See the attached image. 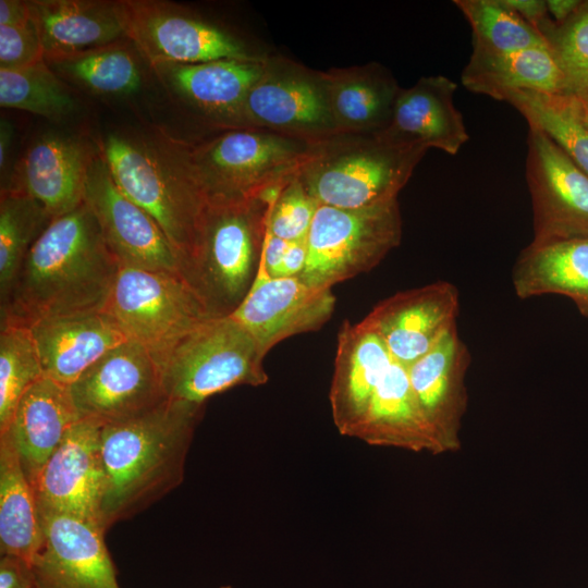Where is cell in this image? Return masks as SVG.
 <instances>
[{
    "mask_svg": "<svg viewBox=\"0 0 588 588\" xmlns=\"http://www.w3.org/2000/svg\"><path fill=\"white\" fill-rule=\"evenodd\" d=\"M120 265L84 201L53 218L0 302L1 324L102 310Z\"/></svg>",
    "mask_w": 588,
    "mask_h": 588,
    "instance_id": "1",
    "label": "cell"
},
{
    "mask_svg": "<svg viewBox=\"0 0 588 588\" xmlns=\"http://www.w3.org/2000/svg\"><path fill=\"white\" fill-rule=\"evenodd\" d=\"M203 411L204 405L168 399L132 418L102 426L105 531L143 512L182 483Z\"/></svg>",
    "mask_w": 588,
    "mask_h": 588,
    "instance_id": "2",
    "label": "cell"
},
{
    "mask_svg": "<svg viewBox=\"0 0 588 588\" xmlns=\"http://www.w3.org/2000/svg\"><path fill=\"white\" fill-rule=\"evenodd\" d=\"M98 146L115 185L159 224L182 265L208 204L192 145L162 131H147L109 133Z\"/></svg>",
    "mask_w": 588,
    "mask_h": 588,
    "instance_id": "3",
    "label": "cell"
},
{
    "mask_svg": "<svg viewBox=\"0 0 588 588\" xmlns=\"http://www.w3.org/2000/svg\"><path fill=\"white\" fill-rule=\"evenodd\" d=\"M271 205L259 197L208 200L180 275L210 317H226L243 303L258 275Z\"/></svg>",
    "mask_w": 588,
    "mask_h": 588,
    "instance_id": "4",
    "label": "cell"
},
{
    "mask_svg": "<svg viewBox=\"0 0 588 588\" xmlns=\"http://www.w3.org/2000/svg\"><path fill=\"white\" fill-rule=\"evenodd\" d=\"M427 150L384 131L336 134L314 143L297 176L319 205L365 208L397 198Z\"/></svg>",
    "mask_w": 588,
    "mask_h": 588,
    "instance_id": "5",
    "label": "cell"
},
{
    "mask_svg": "<svg viewBox=\"0 0 588 588\" xmlns=\"http://www.w3.org/2000/svg\"><path fill=\"white\" fill-rule=\"evenodd\" d=\"M264 358L253 335L231 315L203 320L155 359L169 400L204 405L231 388L267 383Z\"/></svg>",
    "mask_w": 588,
    "mask_h": 588,
    "instance_id": "6",
    "label": "cell"
},
{
    "mask_svg": "<svg viewBox=\"0 0 588 588\" xmlns=\"http://www.w3.org/2000/svg\"><path fill=\"white\" fill-rule=\"evenodd\" d=\"M313 145L270 131L238 128L192 146L191 155L208 200H242L297 176Z\"/></svg>",
    "mask_w": 588,
    "mask_h": 588,
    "instance_id": "7",
    "label": "cell"
},
{
    "mask_svg": "<svg viewBox=\"0 0 588 588\" xmlns=\"http://www.w3.org/2000/svg\"><path fill=\"white\" fill-rule=\"evenodd\" d=\"M402 238L397 198L358 209L319 205L306 244L301 278L315 289L351 279L376 267Z\"/></svg>",
    "mask_w": 588,
    "mask_h": 588,
    "instance_id": "8",
    "label": "cell"
},
{
    "mask_svg": "<svg viewBox=\"0 0 588 588\" xmlns=\"http://www.w3.org/2000/svg\"><path fill=\"white\" fill-rule=\"evenodd\" d=\"M127 338L155 358L182 334L210 318L179 273L120 266L103 308Z\"/></svg>",
    "mask_w": 588,
    "mask_h": 588,
    "instance_id": "9",
    "label": "cell"
},
{
    "mask_svg": "<svg viewBox=\"0 0 588 588\" xmlns=\"http://www.w3.org/2000/svg\"><path fill=\"white\" fill-rule=\"evenodd\" d=\"M118 10L126 39L151 68L265 58L231 32L171 2L121 0Z\"/></svg>",
    "mask_w": 588,
    "mask_h": 588,
    "instance_id": "10",
    "label": "cell"
},
{
    "mask_svg": "<svg viewBox=\"0 0 588 588\" xmlns=\"http://www.w3.org/2000/svg\"><path fill=\"white\" fill-rule=\"evenodd\" d=\"M242 128L270 131L311 143L339 134L323 73L286 59L267 58L247 94Z\"/></svg>",
    "mask_w": 588,
    "mask_h": 588,
    "instance_id": "11",
    "label": "cell"
},
{
    "mask_svg": "<svg viewBox=\"0 0 588 588\" xmlns=\"http://www.w3.org/2000/svg\"><path fill=\"white\" fill-rule=\"evenodd\" d=\"M79 419L101 426L147 412L168 400L152 354L128 340L69 385Z\"/></svg>",
    "mask_w": 588,
    "mask_h": 588,
    "instance_id": "12",
    "label": "cell"
},
{
    "mask_svg": "<svg viewBox=\"0 0 588 588\" xmlns=\"http://www.w3.org/2000/svg\"><path fill=\"white\" fill-rule=\"evenodd\" d=\"M526 181L534 244L588 237V176L541 130L529 126Z\"/></svg>",
    "mask_w": 588,
    "mask_h": 588,
    "instance_id": "13",
    "label": "cell"
},
{
    "mask_svg": "<svg viewBox=\"0 0 588 588\" xmlns=\"http://www.w3.org/2000/svg\"><path fill=\"white\" fill-rule=\"evenodd\" d=\"M84 201L120 266L180 274V254L159 224L119 189L99 151L88 170Z\"/></svg>",
    "mask_w": 588,
    "mask_h": 588,
    "instance_id": "14",
    "label": "cell"
},
{
    "mask_svg": "<svg viewBox=\"0 0 588 588\" xmlns=\"http://www.w3.org/2000/svg\"><path fill=\"white\" fill-rule=\"evenodd\" d=\"M101 428L94 420L79 419L69 429L34 487L40 512L69 514L101 527Z\"/></svg>",
    "mask_w": 588,
    "mask_h": 588,
    "instance_id": "15",
    "label": "cell"
},
{
    "mask_svg": "<svg viewBox=\"0 0 588 588\" xmlns=\"http://www.w3.org/2000/svg\"><path fill=\"white\" fill-rule=\"evenodd\" d=\"M458 310L457 289L438 281L381 301L362 322L382 340L393 360L408 368L456 324Z\"/></svg>",
    "mask_w": 588,
    "mask_h": 588,
    "instance_id": "16",
    "label": "cell"
},
{
    "mask_svg": "<svg viewBox=\"0 0 588 588\" xmlns=\"http://www.w3.org/2000/svg\"><path fill=\"white\" fill-rule=\"evenodd\" d=\"M40 513L44 538L30 562L37 588H121L100 526Z\"/></svg>",
    "mask_w": 588,
    "mask_h": 588,
    "instance_id": "17",
    "label": "cell"
},
{
    "mask_svg": "<svg viewBox=\"0 0 588 588\" xmlns=\"http://www.w3.org/2000/svg\"><path fill=\"white\" fill-rule=\"evenodd\" d=\"M331 289H315L298 277L270 278L259 270L249 293L232 315L253 335L261 353L281 341L320 329L332 316Z\"/></svg>",
    "mask_w": 588,
    "mask_h": 588,
    "instance_id": "18",
    "label": "cell"
},
{
    "mask_svg": "<svg viewBox=\"0 0 588 588\" xmlns=\"http://www.w3.org/2000/svg\"><path fill=\"white\" fill-rule=\"evenodd\" d=\"M97 152L77 137L42 135L28 146L1 191L26 194L57 218L84 203L88 170Z\"/></svg>",
    "mask_w": 588,
    "mask_h": 588,
    "instance_id": "19",
    "label": "cell"
},
{
    "mask_svg": "<svg viewBox=\"0 0 588 588\" xmlns=\"http://www.w3.org/2000/svg\"><path fill=\"white\" fill-rule=\"evenodd\" d=\"M470 354L456 324L407 368L417 403L444 452L460 446L458 433L467 405L465 375Z\"/></svg>",
    "mask_w": 588,
    "mask_h": 588,
    "instance_id": "20",
    "label": "cell"
},
{
    "mask_svg": "<svg viewBox=\"0 0 588 588\" xmlns=\"http://www.w3.org/2000/svg\"><path fill=\"white\" fill-rule=\"evenodd\" d=\"M28 328L45 377L68 387L107 353L130 340L103 309L46 318Z\"/></svg>",
    "mask_w": 588,
    "mask_h": 588,
    "instance_id": "21",
    "label": "cell"
},
{
    "mask_svg": "<svg viewBox=\"0 0 588 588\" xmlns=\"http://www.w3.org/2000/svg\"><path fill=\"white\" fill-rule=\"evenodd\" d=\"M267 57L222 59L194 64L154 66L160 81L177 97L215 121L242 127L248 91L261 76Z\"/></svg>",
    "mask_w": 588,
    "mask_h": 588,
    "instance_id": "22",
    "label": "cell"
},
{
    "mask_svg": "<svg viewBox=\"0 0 588 588\" xmlns=\"http://www.w3.org/2000/svg\"><path fill=\"white\" fill-rule=\"evenodd\" d=\"M393 358L382 340L362 321H344L339 334L329 399L335 427L354 433Z\"/></svg>",
    "mask_w": 588,
    "mask_h": 588,
    "instance_id": "23",
    "label": "cell"
},
{
    "mask_svg": "<svg viewBox=\"0 0 588 588\" xmlns=\"http://www.w3.org/2000/svg\"><path fill=\"white\" fill-rule=\"evenodd\" d=\"M78 420L69 387L48 377L40 378L21 397L0 436L15 449L33 488L48 458Z\"/></svg>",
    "mask_w": 588,
    "mask_h": 588,
    "instance_id": "24",
    "label": "cell"
},
{
    "mask_svg": "<svg viewBox=\"0 0 588 588\" xmlns=\"http://www.w3.org/2000/svg\"><path fill=\"white\" fill-rule=\"evenodd\" d=\"M456 89V83L446 76L421 77L414 86L401 89L383 131L403 142L456 155L469 139L454 103Z\"/></svg>",
    "mask_w": 588,
    "mask_h": 588,
    "instance_id": "25",
    "label": "cell"
},
{
    "mask_svg": "<svg viewBox=\"0 0 588 588\" xmlns=\"http://www.w3.org/2000/svg\"><path fill=\"white\" fill-rule=\"evenodd\" d=\"M353 438L370 445L444 452L417 403L407 368L395 360L375 389Z\"/></svg>",
    "mask_w": 588,
    "mask_h": 588,
    "instance_id": "26",
    "label": "cell"
},
{
    "mask_svg": "<svg viewBox=\"0 0 588 588\" xmlns=\"http://www.w3.org/2000/svg\"><path fill=\"white\" fill-rule=\"evenodd\" d=\"M28 5L45 57L84 51L126 39L118 1L32 0Z\"/></svg>",
    "mask_w": 588,
    "mask_h": 588,
    "instance_id": "27",
    "label": "cell"
},
{
    "mask_svg": "<svg viewBox=\"0 0 588 588\" xmlns=\"http://www.w3.org/2000/svg\"><path fill=\"white\" fill-rule=\"evenodd\" d=\"M329 103L339 134H369L385 130L402 88L380 64L323 73Z\"/></svg>",
    "mask_w": 588,
    "mask_h": 588,
    "instance_id": "28",
    "label": "cell"
},
{
    "mask_svg": "<svg viewBox=\"0 0 588 588\" xmlns=\"http://www.w3.org/2000/svg\"><path fill=\"white\" fill-rule=\"evenodd\" d=\"M461 81L475 94L499 101L515 91L565 94L563 73L549 46L511 52L473 51Z\"/></svg>",
    "mask_w": 588,
    "mask_h": 588,
    "instance_id": "29",
    "label": "cell"
},
{
    "mask_svg": "<svg viewBox=\"0 0 588 588\" xmlns=\"http://www.w3.org/2000/svg\"><path fill=\"white\" fill-rule=\"evenodd\" d=\"M512 283L523 299L564 295L588 318V237L530 243L514 264Z\"/></svg>",
    "mask_w": 588,
    "mask_h": 588,
    "instance_id": "30",
    "label": "cell"
},
{
    "mask_svg": "<svg viewBox=\"0 0 588 588\" xmlns=\"http://www.w3.org/2000/svg\"><path fill=\"white\" fill-rule=\"evenodd\" d=\"M44 538L33 486L10 441L0 436V553L32 562Z\"/></svg>",
    "mask_w": 588,
    "mask_h": 588,
    "instance_id": "31",
    "label": "cell"
},
{
    "mask_svg": "<svg viewBox=\"0 0 588 588\" xmlns=\"http://www.w3.org/2000/svg\"><path fill=\"white\" fill-rule=\"evenodd\" d=\"M44 60L64 83L91 94L128 95L142 85L138 59L122 41Z\"/></svg>",
    "mask_w": 588,
    "mask_h": 588,
    "instance_id": "32",
    "label": "cell"
},
{
    "mask_svg": "<svg viewBox=\"0 0 588 588\" xmlns=\"http://www.w3.org/2000/svg\"><path fill=\"white\" fill-rule=\"evenodd\" d=\"M504 101L525 118L528 126L548 135L588 176V124L576 98L520 90L510 94Z\"/></svg>",
    "mask_w": 588,
    "mask_h": 588,
    "instance_id": "33",
    "label": "cell"
},
{
    "mask_svg": "<svg viewBox=\"0 0 588 588\" xmlns=\"http://www.w3.org/2000/svg\"><path fill=\"white\" fill-rule=\"evenodd\" d=\"M0 106L62 121L76 110V99L45 60L14 70H0Z\"/></svg>",
    "mask_w": 588,
    "mask_h": 588,
    "instance_id": "34",
    "label": "cell"
},
{
    "mask_svg": "<svg viewBox=\"0 0 588 588\" xmlns=\"http://www.w3.org/2000/svg\"><path fill=\"white\" fill-rule=\"evenodd\" d=\"M52 218L34 198L15 191L0 197V302H2L30 247Z\"/></svg>",
    "mask_w": 588,
    "mask_h": 588,
    "instance_id": "35",
    "label": "cell"
},
{
    "mask_svg": "<svg viewBox=\"0 0 588 588\" xmlns=\"http://www.w3.org/2000/svg\"><path fill=\"white\" fill-rule=\"evenodd\" d=\"M473 33V51L511 52L548 46L503 0H454Z\"/></svg>",
    "mask_w": 588,
    "mask_h": 588,
    "instance_id": "36",
    "label": "cell"
},
{
    "mask_svg": "<svg viewBox=\"0 0 588 588\" xmlns=\"http://www.w3.org/2000/svg\"><path fill=\"white\" fill-rule=\"evenodd\" d=\"M44 376L30 329L20 324H1L0 432L7 429L24 393Z\"/></svg>",
    "mask_w": 588,
    "mask_h": 588,
    "instance_id": "37",
    "label": "cell"
},
{
    "mask_svg": "<svg viewBox=\"0 0 588 588\" xmlns=\"http://www.w3.org/2000/svg\"><path fill=\"white\" fill-rule=\"evenodd\" d=\"M539 33L563 73L565 94L588 106V1L561 24L551 19Z\"/></svg>",
    "mask_w": 588,
    "mask_h": 588,
    "instance_id": "38",
    "label": "cell"
},
{
    "mask_svg": "<svg viewBox=\"0 0 588 588\" xmlns=\"http://www.w3.org/2000/svg\"><path fill=\"white\" fill-rule=\"evenodd\" d=\"M318 207L317 200L295 176L270 206L267 230L289 243L306 241Z\"/></svg>",
    "mask_w": 588,
    "mask_h": 588,
    "instance_id": "39",
    "label": "cell"
},
{
    "mask_svg": "<svg viewBox=\"0 0 588 588\" xmlns=\"http://www.w3.org/2000/svg\"><path fill=\"white\" fill-rule=\"evenodd\" d=\"M44 58V47L33 19L20 25H0V70L25 68Z\"/></svg>",
    "mask_w": 588,
    "mask_h": 588,
    "instance_id": "40",
    "label": "cell"
},
{
    "mask_svg": "<svg viewBox=\"0 0 588 588\" xmlns=\"http://www.w3.org/2000/svg\"><path fill=\"white\" fill-rule=\"evenodd\" d=\"M0 588H37L30 563L19 556L1 555Z\"/></svg>",
    "mask_w": 588,
    "mask_h": 588,
    "instance_id": "41",
    "label": "cell"
},
{
    "mask_svg": "<svg viewBox=\"0 0 588 588\" xmlns=\"http://www.w3.org/2000/svg\"><path fill=\"white\" fill-rule=\"evenodd\" d=\"M289 244L267 230L259 270L270 278H280Z\"/></svg>",
    "mask_w": 588,
    "mask_h": 588,
    "instance_id": "42",
    "label": "cell"
},
{
    "mask_svg": "<svg viewBox=\"0 0 588 588\" xmlns=\"http://www.w3.org/2000/svg\"><path fill=\"white\" fill-rule=\"evenodd\" d=\"M538 33L551 20L546 0H503ZM540 34V33H539Z\"/></svg>",
    "mask_w": 588,
    "mask_h": 588,
    "instance_id": "43",
    "label": "cell"
},
{
    "mask_svg": "<svg viewBox=\"0 0 588 588\" xmlns=\"http://www.w3.org/2000/svg\"><path fill=\"white\" fill-rule=\"evenodd\" d=\"M307 260L306 241L293 242L286 249L281 277H299Z\"/></svg>",
    "mask_w": 588,
    "mask_h": 588,
    "instance_id": "44",
    "label": "cell"
},
{
    "mask_svg": "<svg viewBox=\"0 0 588 588\" xmlns=\"http://www.w3.org/2000/svg\"><path fill=\"white\" fill-rule=\"evenodd\" d=\"M32 19L28 1L1 0L0 25L14 26L28 22Z\"/></svg>",
    "mask_w": 588,
    "mask_h": 588,
    "instance_id": "45",
    "label": "cell"
},
{
    "mask_svg": "<svg viewBox=\"0 0 588 588\" xmlns=\"http://www.w3.org/2000/svg\"><path fill=\"white\" fill-rule=\"evenodd\" d=\"M13 128L12 124L5 120L0 121V172L1 185L8 180V163L10 147L12 142Z\"/></svg>",
    "mask_w": 588,
    "mask_h": 588,
    "instance_id": "46",
    "label": "cell"
},
{
    "mask_svg": "<svg viewBox=\"0 0 588 588\" xmlns=\"http://www.w3.org/2000/svg\"><path fill=\"white\" fill-rule=\"evenodd\" d=\"M550 17L556 24L568 20L580 5V0H546Z\"/></svg>",
    "mask_w": 588,
    "mask_h": 588,
    "instance_id": "47",
    "label": "cell"
},
{
    "mask_svg": "<svg viewBox=\"0 0 588 588\" xmlns=\"http://www.w3.org/2000/svg\"><path fill=\"white\" fill-rule=\"evenodd\" d=\"M579 102V101H578ZM580 112H581V115H583V119L585 120V122L588 124V106L587 105H583L580 103Z\"/></svg>",
    "mask_w": 588,
    "mask_h": 588,
    "instance_id": "48",
    "label": "cell"
},
{
    "mask_svg": "<svg viewBox=\"0 0 588 588\" xmlns=\"http://www.w3.org/2000/svg\"><path fill=\"white\" fill-rule=\"evenodd\" d=\"M218 588H233V587L230 586V585H224V586H220V587H218Z\"/></svg>",
    "mask_w": 588,
    "mask_h": 588,
    "instance_id": "49",
    "label": "cell"
}]
</instances>
